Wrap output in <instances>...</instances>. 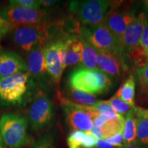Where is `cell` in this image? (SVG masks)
I'll return each mask as SVG.
<instances>
[{"label":"cell","mask_w":148,"mask_h":148,"mask_svg":"<svg viewBox=\"0 0 148 148\" xmlns=\"http://www.w3.org/2000/svg\"><path fill=\"white\" fill-rule=\"evenodd\" d=\"M9 2L10 5H17L27 8L36 9V10L40 9L41 6L40 1H36V0H11Z\"/></svg>","instance_id":"27"},{"label":"cell","mask_w":148,"mask_h":148,"mask_svg":"<svg viewBox=\"0 0 148 148\" xmlns=\"http://www.w3.org/2000/svg\"><path fill=\"white\" fill-rule=\"evenodd\" d=\"M0 148H5L4 144H3L2 139H1V136H0Z\"/></svg>","instance_id":"37"},{"label":"cell","mask_w":148,"mask_h":148,"mask_svg":"<svg viewBox=\"0 0 148 148\" xmlns=\"http://www.w3.org/2000/svg\"><path fill=\"white\" fill-rule=\"evenodd\" d=\"M98 68L107 75L116 77L120 75V69H125L124 58L112 51L96 49Z\"/></svg>","instance_id":"13"},{"label":"cell","mask_w":148,"mask_h":148,"mask_svg":"<svg viewBox=\"0 0 148 148\" xmlns=\"http://www.w3.org/2000/svg\"><path fill=\"white\" fill-rule=\"evenodd\" d=\"M119 148H139V147L138 146L136 141H135V142H133L132 143L125 144L124 145L122 146V147Z\"/></svg>","instance_id":"36"},{"label":"cell","mask_w":148,"mask_h":148,"mask_svg":"<svg viewBox=\"0 0 148 148\" xmlns=\"http://www.w3.org/2000/svg\"><path fill=\"white\" fill-rule=\"evenodd\" d=\"M135 87H136V81L134 75H131L120 86L114 95L127 103L130 106H135Z\"/></svg>","instance_id":"18"},{"label":"cell","mask_w":148,"mask_h":148,"mask_svg":"<svg viewBox=\"0 0 148 148\" xmlns=\"http://www.w3.org/2000/svg\"><path fill=\"white\" fill-rule=\"evenodd\" d=\"M106 140L110 145L116 146V147H118L119 148L125 145V142L123 137V133L121 132L114 134V136L107 138Z\"/></svg>","instance_id":"29"},{"label":"cell","mask_w":148,"mask_h":148,"mask_svg":"<svg viewBox=\"0 0 148 148\" xmlns=\"http://www.w3.org/2000/svg\"><path fill=\"white\" fill-rule=\"evenodd\" d=\"M147 21V16L146 14L140 12L128 25L122 40V49L125 56L127 51L139 42Z\"/></svg>","instance_id":"16"},{"label":"cell","mask_w":148,"mask_h":148,"mask_svg":"<svg viewBox=\"0 0 148 148\" xmlns=\"http://www.w3.org/2000/svg\"><path fill=\"white\" fill-rule=\"evenodd\" d=\"M10 30V27L6 20L3 17L1 14L0 13V40L3 36L6 34V33Z\"/></svg>","instance_id":"31"},{"label":"cell","mask_w":148,"mask_h":148,"mask_svg":"<svg viewBox=\"0 0 148 148\" xmlns=\"http://www.w3.org/2000/svg\"><path fill=\"white\" fill-rule=\"evenodd\" d=\"M12 41L21 51L28 53L38 45H45L49 41L47 23L25 25L13 29Z\"/></svg>","instance_id":"6"},{"label":"cell","mask_w":148,"mask_h":148,"mask_svg":"<svg viewBox=\"0 0 148 148\" xmlns=\"http://www.w3.org/2000/svg\"><path fill=\"white\" fill-rule=\"evenodd\" d=\"M111 3L112 1L108 0L71 1L69 8L70 12L84 25H95L104 21Z\"/></svg>","instance_id":"3"},{"label":"cell","mask_w":148,"mask_h":148,"mask_svg":"<svg viewBox=\"0 0 148 148\" xmlns=\"http://www.w3.org/2000/svg\"><path fill=\"white\" fill-rule=\"evenodd\" d=\"M60 101L66 114V121L74 130H80L90 133L93 127V122L89 115L76 104L66 98L60 97Z\"/></svg>","instance_id":"10"},{"label":"cell","mask_w":148,"mask_h":148,"mask_svg":"<svg viewBox=\"0 0 148 148\" xmlns=\"http://www.w3.org/2000/svg\"><path fill=\"white\" fill-rule=\"evenodd\" d=\"M138 45L143 48L144 50L147 51L148 49V17L147 23H146L143 34H142L141 38H140V41L138 43Z\"/></svg>","instance_id":"30"},{"label":"cell","mask_w":148,"mask_h":148,"mask_svg":"<svg viewBox=\"0 0 148 148\" xmlns=\"http://www.w3.org/2000/svg\"><path fill=\"white\" fill-rule=\"evenodd\" d=\"M69 82L71 87L92 95L104 93L112 86L111 79L100 69L74 70L70 74Z\"/></svg>","instance_id":"1"},{"label":"cell","mask_w":148,"mask_h":148,"mask_svg":"<svg viewBox=\"0 0 148 148\" xmlns=\"http://www.w3.org/2000/svg\"><path fill=\"white\" fill-rule=\"evenodd\" d=\"M135 17L134 11L123 4V1H112L110 10L103 23L122 46L125 30Z\"/></svg>","instance_id":"7"},{"label":"cell","mask_w":148,"mask_h":148,"mask_svg":"<svg viewBox=\"0 0 148 148\" xmlns=\"http://www.w3.org/2000/svg\"><path fill=\"white\" fill-rule=\"evenodd\" d=\"M96 147L97 148H114L113 145H110L104 139L96 140Z\"/></svg>","instance_id":"32"},{"label":"cell","mask_w":148,"mask_h":148,"mask_svg":"<svg viewBox=\"0 0 148 148\" xmlns=\"http://www.w3.org/2000/svg\"><path fill=\"white\" fill-rule=\"evenodd\" d=\"M136 143L142 146H148V119L136 116Z\"/></svg>","instance_id":"22"},{"label":"cell","mask_w":148,"mask_h":148,"mask_svg":"<svg viewBox=\"0 0 148 148\" xmlns=\"http://www.w3.org/2000/svg\"><path fill=\"white\" fill-rule=\"evenodd\" d=\"M56 139L54 134L47 132L33 141L32 148H54Z\"/></svg>","instance_id":"24"},{"label":"cell","mask_w":148,"mask_h":148,"mask_svg":"<svg viewBox=\"0 0 148 148\" xmlns=\"http://www.w3.org/2000/svg\"><path fill=\"white\" fill-rule=\"evenodd\" d=\"M140 93L148 90V64L140 68L136 72Z\"/></svg>","instance_id":"26"},{"label":"cell","mask_w":148,"mask_h":148,"mask_svg":"<svg viewBox=\"0 0 148 148\" xmlns=\"http://www.w3.org/2000/svg\"><path fill=\"white\" fill-rule=\"evenodd\" d=\"M69 96L75 103L82 106H92L97 102L95 95L72 88L70 86Z\"/></svg>","instance_id":"20"},{"label":"cell","mask_w":148,"mask_h":148,"mask_svg":"<svg viewBox=\"0 0 148 148\" xmlns=\"http://www.w3.org/2000/svg\"><path fill=\"white\" fill-rule=\"evenodd\" d=\"M40 3H41V5H44V6H49L51 5L55 4L56 1H53V0H42V1H40Z\"/></svg>","instance_id":"35"},{"label":"cell","mask_w":148,"mask_h":148,"mask_svg":"<svg viewBox=\"0 0 148 148\" xmlns=\"http://www.w3.org/2000/svg\"><path fill=\"white\" fill-rule=\"evenodd\" d=\"M83 51V44L80 36H71L62 39V67L79 64Z\"/></svg>","instance_id":"15"},{"label":"cell","mask_w":148,"mask_h":148,"mask_svg":"<svg viewBox=\"0 0 148 148\" xmlns=\"http://www.w3.org/2000/svg\"><path fill=\"white\" fill-rule=\"evenodd\" d=\"M134 110L135 114L136 116H141L148 119V110L147 109H143L140 108V107H134Z\"/></svg>","instance_id":"33"},{"label":"cell","mask_w":148,"mask_h":148,"mask_svg":"<svg viewBox=\"0 0 148 148\" xmlns=\"http://www.w3.org/2000/svg\"><path fill=\"white\" fill-rule=\"evenodd\" d=\"M145 8L148 10V0L145 1Z\"/></svg>","instance_id":"38"},{"label":"cell","mask_w":148,"mask_h":148,"mask_svg":"<svg viewBox=\"0 0 148 148\" xmlns=\"http://www.w3.org/2000/svg\"><path fill=\"white\" fill-rule=\"evenodd\" d=\"M86 133L80 130H73L67 138L69 148H84Z\"/></svg>","instance_id":"23"},{"label":"cell","mask_w":148,"mask_h":148,"mask_svg":"<svg viewBox=\"0 0 148 148\" xmlns=\"http://www.w3.org/2000/svg\"><path fill=\"white\" fill-rule=\"evenodd\" d=\"M26 72L27 64L17 53L10 51L0 52V79Z\"/></svg>","instance_id":"14"},{"label":"cell","mask_w":148,"mask_h":148,"mask_svg":"<svg viewBox=\"0 0 148 148\" xmlns=\"http://www.w3.org/2000/svg\"><path fill=\"white\" fill-rule=\"evenodd\" d=\"M10 29L25 25L47 23V13L41 9H31L9 5L1 12Z\"/></svg>","instance_id":"9"},{"label":"cell","mask_w":148,"mask_h":148,"mask_svg":"<svg viewBox=\"0 0 148 148\" xmlns=\"http://www.w3.org/2000/svg\"><path fill=\"white\" fill-rule=\"evenodd\" d=\"M139 102L148 106V90L145 92L140 93L139 96Z\"/></svg>","instance_id":"34"},{"label":"cell","mask_w":148,"mask_h":148,"mask_svg":"<svg viewBox=\"0 0 148 148\" xmlns=\"http://www.w3.org/2000/svg\"><path fill=\"white\" fill-rule=\"evenodd\" d=\"M124 120L123 117L119 120L110 119L107 121L102 127H99L102 134L103 139H107L118 133H123Z\"/></svg>","instance_id":"21"},{"label":"cell","mask_w":148,"mask_h":148,"mask_svg":"<svg viewBox=\"0 0 148 148\" xmlns=\"http://www.w3.org/2000/svg\"><path fill=\"white\" fill-rule=\"evenodd\" d=\"M107 102L112 107L114 112L119 114H122L125 113V112H127L134 107L130 106L127 103L125 102L122 99L116 97L115 95L111 97L109 100L107 101Z\"/></svg>","instance_id":"25"},{"label":"cell","mask_w":148,"mask_h":148,"mask_svg":"<svg viewBox=\"0 0 148 148\" xmlns=\"http://www.w3.org/2000/svg\"><path fill=\"white\" fill-rule=\"evenodd\" d=\"M53 118L51 102L41 90L35 95L28 111V123L34 131H40L51 125Z\"/></svg>","instance_id":"8"},{"label":"cell","mask_w":148,"mask_h":148,"mask_svg":"<svg viewBox=\"0 0 148 148\" xmlns=\"http://www.w3.org/2000/svg\"><path fill=\"white\" fill-rule=\"evenodd\" d=\"M80 36L86 39L95 49L116 53L125 58L122 46L104 23L82 26Z\"/></svg>","instance_id":"4"},{"label":"cell","mask_w":148,"mask_h":148,"mask_svg":"<svg viewBox=\"0 0 148 148\" xmlns=\"http://www.w3.org/2000/svg\"><path fill=\"white\" fill-rule=\"evenodd\" d=\"M134 107L127 112L125 119L124 120L123 137L125 144L132 143L136 141V116L134 110Z\"/></svg>","instance_id":"19"},{"label":"cell","mask_w":148,"mask_h":148,"mask_svg":"<svg viewBox=\"0 0 148 148\" xmlns=\"http://www.w3.org/2000/svg\"><path fill=\"white\" fill-rule=\"evenodd\" d=\"M28 121L15 114H4L0 118V136L8 148H20L29 143Z\"/></svg>","instance_id":"2"},{"label":"cell","mask_w":148,"mask_h":148,"mask_svg":"<svg viewBox=\"0 0 148 148\" xmlns=\"http://www.w3.org/2000/svg\"><path fill=\"white\" fill-rule=\"evenodd\" d=\"M45 66L49 77L54 83L60 82L62 73V39L48 41L44 47Z\"/></svg>","instance_id":"11"},{"label":"cell","mask_w":148,"mask_h":148,"mask_svg":"<svg viewBox=\"0 0 148 148\" xmlns=\"http://www.w3.org/2000/svg\"><path fill=\"white\" fill-rule=\"evenodd\" d=\"M145 55L147 56V64H148V49L147 51H145Z\"/></svg>","instance_id":"39"},{"label":"cell","mask_w":148,"mask_h":148,"mask_svg":"<svg viewBox=\"0 0 148 148\" xmlns=\"http://www.w3.org/2000/svg\"><path fill=\"white\" fill-rule=\"evenodd\" d=\"M45 45H38L33 47L27 53V71L38 80L42 85L45 82L46 77L49 75L45 66L44 47Z\"/></svg>","instance_id":"12"},{"label":"cell","mask_w":148,"mask_h":148,"mask_svg":"<svg viewBox=\"0 0 148 148\" xmlns=\"http://www.w3.org/2000/svg\"><path fill=\"white\" fill-rule=\"evenodd\" d=\"M29 81L30 74L28 72L0 79V104L21 103L29 88Z\"/></svg>","instance_id":"5"},{"label":"cell","mask_w":148,"mask_h":148,"mask_svg":"<svg viewBox=\"0 0 148 148\" xmlns=\"http://www.w3.org/2000/svg\"><path fill=\"white\" fill-rule=\"evenodd\" d=\"M92 110L96 114H104L109 112H114L107 101H98L97 103L91 106Z\"/></svg>","instance_id":"28"},{"label":"cell","mask_w":148,"mask_h":148,"mask_svg":"<svg viewBox=\"0 0 148 148\" xmlns=\"http://www.w3.org/2000/svg\"><path fill=\"white\" fill-rule=\"evenodd\" d=\"M81 38L83 44V51L79 63L81 68L86 69H99L97 66V55L95 49L83 37L81 36Z\"/></svg>","instance_id":"17"}]
</instances>
